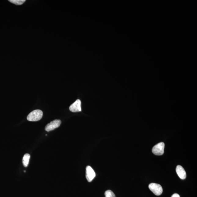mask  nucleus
<instances>
[{"label": "nucleus", "mask_w": 197, "mask_h": 197, "mask_svg": "<svg viewBox=\"0 0 197 197\" xmlns=\"http://www.w3.org/2000/svg\"><path fill=\"white\" fill-rule=\"evenodd\" d=\"M43 116V112L39 110L33 111L28 115L27 119L30 121L35 122L40 120Z\"/></svg>", "instance_id": "f257e3e1"}, {"label": "nucleus", "mask_w": 197, "mask_h": 197, "mask_svg": "<svg viewBox=\"0 0 197 197\" xmlns=\"http://www.w3.org/2000/svg\"><path fill=\"white\" fill-rule=\"evenodd\" d=\"M149 188L150 190L157 196L160 195L162 194L163 192L162 187L158 184L151 183L149 185Z\"/></svg>", "instance_id": "f03ea898"}, {"label": "nucleus", "mask_w": 197, "mask_h": 197, "mask_svg": "<svg viewBox=\"0 0 197 197\" xmlns=\"http://www.w3.org/2000/svg\"><path fill=\"white\" fill-rule=\"evenodd\" d=\"M165 144L161 142L155 145L153 148L152 151L155 155H162L164 153Z\"/></svg>", "instance_id": "7ed1b4c3"}, {"label": "nucleus", "mask_w": 197, "mask_h": 197, "mask_svg": "<svg viewBox=\"0 0 197 197\" xmlns=\"http://www.w3.org/2000/svg\"><path fill=\"white\" fill-rule=\"evenodd\" d=\"M61 122L60 120L56 119L52 121L45 127V130L47 132L53 130L54 129L59 127L60 125Z\"/></svg>", "instance_id": "20e7f679"}, {"label": "nucleus", "mask_w": 197, "mask_h": 197, "mask_svg": "<svg viewBox=\"0 0 197 197\" xmlns=\"http://www.w3.org/2000/svg\"><path fill=\"white\" fill-rule=\"evenodd\" d=\"M96 176L95 173L91 167L88 166L86 168V178L87 181L90 182Z\"/></svg>", "instance_id": "39448f33"}, {"label": "nucleus", "mask_w": 197, "mask_h": 197, "mask_svg": "<svg viewBox=\"0 0 197 197\" xmlns=\"http://www.w3.org/2000/svg\"><path fill=\"white\" fill-rule=\"evenodd\" d=\"M69 110L72 112H75L82 111L81 102L79 99H78L75 102L69 107Z\"/></svg>", "instance_id": "423d86ee"}, {"label": "nucleus", "mask_w": 197, "mask_h": 197, "mask_svg": "<svg viewBox=\"0 0 197 197\" xmlns=\"http://www.w3.org/2000/svg\"><path fill=\"white\" fill-rule=\"evenodd\" d=\"M176 172L177 175L181 179H185L186 177V173L182 166H177L176 168Z\"/></svg>", "instance_id": "0eeeda50"}, {"label": "nucleus", "mask_w": 197, "mask_h": 197, "mask_svg": "<svg viewBox=\"0 0 197 197\" xmlns=\"http://www.w3.org/2000/svg\"><path fill=\"white\" fill-rule=\"evenodd\" d=\"M30 157H31V156H30V155L29 154H26L24 155L22 162H23L24 166L25 167H27L29 165Z\"/></svg>", "instance_id": "6e6552de"}, {"label": "nucleus", "mask_w": 197, "mask_h": 197, "mask_svg": "<svg viewBox=\"0 0 197 197\" xmlns=\"http://www.w3.org/2000/svg\"><path fill=\"white\" fill-rule=\"evenodd\" d=\"M10 2L16 5H21L25 2V0H10Z\"/></svg>", "instance_id": "1a4fd4ad"}, {"label": "nucleus", "mask_w": 197, "mask_h": 197, "mask_svg": "<svg viewBox=\"0 0 197 197\" xmlns=\"http://www.w3.org/2000/svg\"><path fill=\"white\" fill-rule=\"evenodd\" d=\"M105 195L106 197H116L114 192L110 190L106 191L105 192Z\"/></svg>", "instance_id": "9d476101"}, {"label": "nucleus", "mask_w": 197, "mask_h": 197, "mask_svg": "<svg viewBox=\"0 0 197 197\" xmlns=\"http://www.w3.org/2000/svg\"><path fill=\"white\" fill-rule=\"evenodd\" d=\"M171 197H180L179 194H174Z\"/></svg>", "instance_id": "9b49d317"}]
</instances>
